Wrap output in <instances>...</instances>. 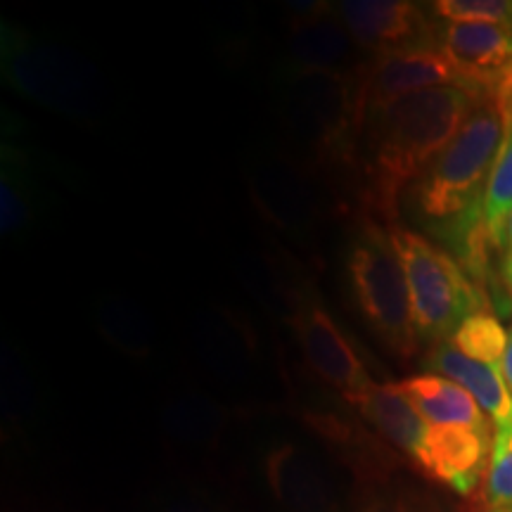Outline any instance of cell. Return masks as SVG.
Listing matches in <instances>:
<instances>
[{
    "mask_svg": "<svg viewBox=\"0 0 512 512\" xmlns=\"http://www.w3.org/2000/svg\"><path fill=\"white\" fill-rule=\"evenodd\" d=\"M358 86V105L363 119L406 95L439 86H465L439 43L380 53L363 72Z\"/></svg>",
    "mask_w": 512,
    "mask_h": 512,
    "instance_id": "5b68a950",
    "label": "cell"
},
{
    "mask_svg": "<svg viewBox=\"0 0 512 512\" xmlns=\"http://www.w3.org/2000/svg\"><path fill=\"white\" fill-rule=\"evenodd\" d=\"M489 510L512 508V418L494 427L489 472H486Z\"/></svg>",
    "mask_w": 512,
    "mask_h": 512,
    "instance_id": "2e32d148",
    "label": "cell"
},
{
    "mask_svg": "<svg viewBox=\"0 0 512 512\" xmlns=\"http://www.w3.org/2000/svg\"><path fill=\"white\" fill-rule=\"evenodd\" d=\"M437 43L465 88L491 93L512 81V29L486 22H448Z\"/></svg>",
    "mask_w": 512,
    "mask_h": 512,
    "instance_id": "52a82bcc",
    "label": "cell"
},
{
    "mask_svg": "<svg viewBox=\"0 0 512 512\" xmlns=\"http://www.w3.org/2000/svg\"><path fill=\"white\" fill-rule=\"evenodd\" d=\"M356 408L384 439H389L411 456L418 453L430 425L415 411V406L401 392L399 384H373L356 401Z\"/></svg>",
    "mask_w": 512,
    "mask_h": 512,
    "instance_id": "7c38bea8",
    "label": "cell"
},
{
    "mask_svg": "<svg viewBox=\"0 0 512 512\" xmlns=\"http://www.w3.org/2000/svg\"><path fill=\"white\" fill-rule=\"evenodd\" d=\"M349 275L358 309L375 335L394 354L413 356L420 339L415 335L406 273L389 230L373 221L363 226L351 245Z\"/></svg>",
    "mask_w": 512,
    "mask_h": 512,
    "instance_id": "277c9868",
    "label": "cell"
},
{
    "mask_svg": "<svg viewBox=\"0 0 512 512\" xmlns=\"http://www.w3.org/2000/svg\"><path fill=\"white\" fill-rule=\"evenodd\" d=\"M401 392L408 396L415 411L427 425H460V427H494L489 415L467 394L460 384L437 373H422L399 382Z\"/></svg>",
    "mask_w": 512,
    "mask_h": 512,
    "instance_id": "8fae6325",
    "label": "cell"
},
{
    "mask_svg": "<svg viewBox=\"0 0 512 512\" xmlns=\"http://www.w3.org/2000/svg\"><path fill=\"white\" fill-rule=\"evenodd\" d=\"M489 512H512V508H501V510H489Z\"/></svg>",
    "mask_w": 512,
    "mask_h": 512,
    "instance_id": "44dd1931",
    "label": "cell"
},
{
    "mask_svg": "<svg viewBox=\"0 0 512 512\" xmlns=\"http://www.w3.org/2000/svg\"><path fill=\"white\" fill-rule=\"evenodd\" d=\"M268 477L273 491L294 512H330L332 498L328 486L313 465L294 448H280L268 460Z\"/></svg>",
    "mask_w": 512,
    "mask_h": 512,
    "instance_id": "4fadbf2b",
    "label": "cell"
},
{
    "mask_svg": "<svg viewBox=\"0 0 512 512\" xmlns=\"http://www.w3.org/2000/svg\"><path fill=\"white\" fill-rule=\"evenodd\" d=\"M503 280L508 292L512 294V214L508 223H505V235H503Z\"/></svg>",
    "mask_w": 512,
    "mask_h": 512,
    "instance_id": "ac0fdd59",
    "label": "cell"
},
{
    "mask_svg": "<svg viewBox=\"0 0 512 512\" xmlns=\"http://www.w3.org/2000/svg\"><path fill=\"white\" fill-rule=\"evenodd\" d=\"M501 375L505 384H508L510 394H512V328H510V339H508V351H505V358H503V368H501Z\"/></svg>",
    "mask_w": 512,
    "mask_h": 512,
    "instance_id": "ffe728a7",
    "label": "cell"
},
{
    "mask_svg": "<svg viewBox=\"0 0 512 512\" xmlns=\"http://www.w3.org/2000/svg\"><path fill=\"white\" fill-rule=\"evenodd\" d=\"M491 448L494 427L430 425L413 458L432 479L451 486L460 496H470L489 472Z\"/></svg>",
    "mask_w": 512,
    "mask_h": 512,
    "instance_id": "ba28073f",
    "label": "cell"
},
{
    "mask_svg": "<svg viewBox=\"0 0 512 512\" xmlns=\"http://www.w3.org/2000/svg\"><path fill=\"white\" fill-rule=\"evenodd\" d=\"M508 339L510 330L503 328L501 318L494 311L482 309L460 323V328L453 332L451 344L472 361L484 363V366L496 368L501 373Z\"/></svg>",
    "mask_w": 512,
    "mask_h": 512,
    "instance_id": "5bb4252c",
    "label": "cell"
},
{
    "mask_svg": "<svg viewBox=\"0 0 512 512\" xmlns=\"http://www.w3.org/2000/svg\"><path fill=\"white\" fill-rule=\"evenodd\" d=\"M363 512H425V510H420L418 505L406 503V501H377L373 505H368Z\"/></svg>",
    "mask_w": 512,
    "mask_h": 512,
    "instance_id": "d6986e66",
    "label": "cell"
},
{
    "mask_svg": "<svg viewBox=\"0 0 512 512\" xmlns=\"http://www.w3.org/2000/svg\"><path fill=\"white\" fill-rule=\"evenodd\" d=\"M178 512H190V510H178Z\"/></svg>",
    "mask_w": 512,
    "mask_h": 512,
    "instance_id": "7402d4cb",
    "label": "cell"
},
{
    "mask_svg": "<svg viewBox=\"0 0 512 512\" xmlns=\"http://www.w3.org/2000/svg\"><path fill=\"white\" fill-rule=\"evenodd\" d=\"M347 34L358 46L389 53V50L437 43L420 5L406 0H344L337 5Z\"/></svg>",
    "mask_w": 512,
    "mask_h": 512,
    "instance_id": "9c48e42d",
    "label": "cell"
},
{
    "mask_svg": "<svg viewBox=\"0 0 512 512\" xmlns=\"http://www.w3.org/2000/svg\"><path fill=\"white\" fill-rule=\"evenodd\" d=\"M512 124V81L479 93L456 138L413 183L418 221L456 252L458 264L482 290L489 278L484 195ZM484 292V290H482Z\"/></svg>",
    "mask_w": 512,
    "mask_h": 512,
    "instance_id": "6da1fadb",
    "label": "cell"
},
{
    "mask_svg": "<svg viewBox=\"0 0 512 512\" xmlns=\"http://www.w3.org/2000/svg\"><path fill=\"white\" fill-rule=\"evenodd\" d=\"M477 95L465 86H439L366 114L370 190L384 214H396L406 185L418 181L456 138Z\"/></svg>",
    "mask_w": 512,
    "mask_h": 512,
    "instance_id": "7a4b0ae2",
    "label": "cell"
},
{
    "mask_svg": "<svg viewBox=\"0 0 512 512\" xmlns=\"http://www.w3.org/2000/svg\"><path fill=\"white\" fill-rule=\"evenodd\" d=\"M512 214V124L508 136L498 152V159L491 171L489 185L484 195V230L491 247L503 249L505 223Z\"/></svg>",
    "mask_w": 512,
    "mask_h": 512,
    "instance_id": "9a60e30c",
    "label": "cell"
},
{
    "mask_svg": "<svg viewBox=\"0 0 512 512\" xmlns=\"http://www.w3.org/2000/svg\"><path fill=\"white\" fill-rule=\"evenodd\" d=\"M389 235L406 273L415 335L420 342H448L467 316L486 309L484 292L446 249L401 226Z\"/></svg>",
    "mask_w": 512,
    "mask_h": 512,
    "instance_id": "3957f363",
    "label": "cell"
},
{
    "mask_svg": "<svg viewBox=\"0 0 512 512\" xmlns=\"http://www.w3.org/2000/svg\"><path fill=\"white\" fill-rule=\"evenodd\" d=\"M294 332L309 366L351 403H356L373 387L375 382L370 380L361 356L316 299L299 304L294 313Z\"/></svg>",
    "mask_w": 512,
    "mask_h": 512,
    "instance_id": "8992f818",
    "label": "cell"
},
{
    "mask_svg": "<svg viewBox=\"0 0 512 512\" xmlns=\"http://www.w3.org/2000/svg\"><path fill=\"white\" fill-rule=\"evenodd\" d=\"M432 10L448 22H486L512 29V0H439Z\"/></svg>",
    "mask_w": 512,
    "mask_h": 512,
    "instance_id": "e0dca14e",
    "label": "cell"
},
{
    "mask_svg": "<svg viewBox=\"0 0 512 512\" xmlns=\"http://www.w3.org/2000/svg\"><path fill=\"white\" fill-rule=\"evenodd\" d=\"M425 366L432 368L437 375H444L460 384L467 394L475 396V401L489 415L494 427L512 418V394L503 375L496 368L467 358L463 351L453 347L451 339L434 344L430 354L425 356Z\"/></svg>",
    "mask_w": 512,
    "mask_h": 512,
    "instance_id": "30bf717a",
    "label": "cell"
}]
</instances>
